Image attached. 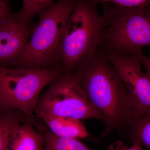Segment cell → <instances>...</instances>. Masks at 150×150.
Wrapping results in <instances>:
<instances>
[{
    "label": "cell",
    "mask_w": 150,
    "mask_h": 150,
    "mask_svg": "<svg viewBox=\"0 0 150 150\" xmlns=\"http://www.w3.org/2000/svg\"><path fill=\"white\" fill-rule=\"evenodd\" d=\"M92 105L102 115L103 136L126 129L140 114L135 101L114 67L99 49L76 70Z\"/></svg>",
    "instance_id": "6da1fadb"
},
{
    "label": "cell",
    "mask_w": 150,
    "mask_h": 150,
    "mask_svg": "<svg viewBox=\"0 0 150 150\" xmlns=\"http://www.w3.org/2000/svg\"><path fill=\"white\" fill-rule=\"evenodd\" d=\"M33 125L28 118L18 121L11 130L7 150H43L45 137Z\"/></svg>",
    "instance_id": "9c48e42d"
},
{
    "label": "cell",
    "mask_w": 150,
    "mask_h": 150,
    "mask_svg": "<svg viewBox=\"0 0 150 150\" xmlns=\"http://www.w3.org/2000/svg\"><path fill=\"white\" fill-rule=\"evenodd\" d=\"M43 150H92L77 139L57 137L48 130L44 129Z\"/></svg>",
    "instance_id": "7c38bea8"
},
{
    "label": "cell",
    "mask_w": 150,
    "mask_h": 150,
    "mask_svg": "<svg viewBox=\"0 0 150 150\" xmlns=\"http://www.w3.org/2000/svg\"><path fill=\"white\" fill-rule=\"evenodd\" d=\"M22 7L16 13L15 17L24 22L31 23L33 17L41 11L51 6L54 0H22Z\"/></svg>",
    "instance_id": "4fadbf2b"
},
{
    "label": "cell",
    "mask_w": 150,
    "mask_h": 150,
    "mask_svg": "<svg viewBox=\"0 0 150 150\" xmlns=\"http://www.w3.org/2000/svg\"><path fill=\"white\" fill-rule=\"evenodd\" d=\"M105 28L100 48L121 55H137L150 46V5L123 8L103 3Z\"/></svg>",
    "instance_id": "277c9868"
},
{
    "label": "cell",
    "mask_w": 150,
    "mask_h": 150,
    "mask_svg": "<svg viewBox=\"0 0 150 150\" xmlns=\"http://www.w3.org/2000/svg\"><path fill=\"white\" fill-rule=\"evenodd\" d=\"M107 150H144L142 146L137 143H132L131 146L124 144L123 142L118 141L110 145Z\"/></svg>",
    "instance_id": "e0dca14e"
},
{
    "label": "cell",
    "mask_w": 150,
    "mask_h": 150,
    "mask_svg": "<svg viewBox=\"0 0 150 150\" xmlns=\"http://www.w3.org/2000/svg\"><path fill=\"white\" fill-rule=\"evenodd\" d=\"M12 12L10 0H0V24L13 17Z\"/></svg>",
    "instance_id": "2e32d148"
},
{
    "label": "cell",
    "mask_w": 150,
    "mask_h": 150,
    "mask_svg": "<svg viewBox=\"0 0 150 150\" xmlns=\"http://www.w3.org/2000/svg\"><path fill=\"white\" fill-rule=\"evenodd\" d=\"M1 106H2V98L1 94L0 92V108Z\"/></svg>",
    "instance_id": "d6986e66"
},
{
    "label": "cell",
    "mask_w": 150,
    "mask_h": 150,
    "mask_svg": "<svg viewBox=\"0 0 150 150\" xmlns=\"http://www.w3.org/2000/svg\"><path fill=\"white\" fill-rule=\"evenodd\" d=\"M96 4L110 3L123 8H142L150 5V0H93Z\"/></svg>",
    "instance_id": "9a60e30c"
},
{
    "label": "cell",
    "mask_w": 150,
    "mask_h": 150,
    "mask_svg": "<svg viewBox=\"0 0 150 150\" xmlns=\"http://www.w3.org/2000/svg\"><path fill=\"white\" fill-rule=\"evenodd\" d=\"M63 72L60 67L44 69L0 66V92L3 107L19 110L43 131L34 115L40 93Z\"/></svg>",
    "instance_id": "5b68a950"
},
{
    "label": "cell",
    "mask_w": 150,
    "mask_h": 150,
    "mask_svg": "<svg viewBox=\"0 0 150 150\" xmlns=\"http://www.w3.org/2000/svg\"><path fill=\"white\" fill-rule=\"evenodd\" d=\"M130 141L150 150V112L137 118L127 128Z\"/></svg>",
    "instance_id": "8fae6325"
},
{
    "label": "cell",
    "mask_w": 150,
    "mask_h": 150,
    "mask_svg": "<svg viewBox=\"0 0 150 150\" xmlns=\"http://www.w3.org/2000/svg\"><path fill=\"white\" fill-rule=\"evenodd\" d=\"M141 64L144 67L146 70V74L150 79V59L145 56L142 51L137 54Z\"/></svg>",
    "instance_id": "ac0fdd59"
},
{
    "label": "cell",
    "mask_w": 150,
    "mask_h": 150,
    "mask_svg": "<svg viewBox=\"0 0 150 150\" xmlns=\"http://www.w3.org/2000/svg\"><path fill=\"white\" fill-rule=\"evenodd\" d=\"M35 108L37 116L50 115L80 119L95 118L103 122L101 114L89 101L76 71L63 72L48 85Z\"/></svg>",
    "instance_id": "8992f818"
},
{
    "label": "cell",
    "mask_w": 150,
    "mask_h": 150,
    "mask_svg": "<svg viewBox=\"0 0 150 150\" xmlns=\"http://www.w3.org/2000/svg\"><path fill=\"white\" fill-rule=\"evenodd\" d=\"M93 0H76L69 16L61 42L58 66L73 72L86 59L99 50L105 21Z\"/></svg>",
    "instance_id": "7a4b0ae2"
},
{
    "label": "cell",
    "mask_w": 150,
    "mask_h": 150,
    "mask_svg": "<svg viewBox=\"0 0 150 150\" xmlns=\"http://www.w3.org/2000/svg\"><path fill=\"white\" fill-rule=\"evenodd\" d=\"M31 23L20 21L13 16L0 24V66L14 68L29 41Z\"/></svg>",
    "instance_id": "ba28073f"
},
{
    "label": "cell",
    "mask_w": 150,
    "mask_h": 150,
    "mask_svg": "<svg viewBox=\"0 0 150 150\" xmlns=\"http://www.w3.org/2000/svg\"><path fill=\"white\" fill-rule=\"evenodd\" d=\"M20 120L8 115L0 116V150H7L11 130Z\"/></svg>",
    "instance_id": "5bb4252c"
},
{
    "label": "cell",
    "mask_w": 150,
    "mask_h": 150,
    "mask_svg": "<svg viewBox=\"0 0 150 150\" xmlns=\"http://www.w3.org/2000/svg\"><path fill=\"white\" fill-rule=\"evenodd\" d=\"M100 50L121 77L140 116L150 112V79L142 72L138 55H121L107 49Z\"/></svg>",
    "instance_id": "52a82bcc"
},
{
    "label": "cell",
    "mask_w": 150,
    "mask_h": 150,
    "mask_svg": "<svg viewBox=\"0 0 150 150\" xmlns=\"http://www.w3.org/2000/svg\"><path fill=\"white\" fill-rule=\"evenodd\" d=\"M41 118L48 130L57 137L63 138L84 139L89 134L81 120L71 117L41 115Z\"/></svg>",
    "instance_id": "30bf717a"
},
{
    "label": "cell",
    "mask_w": 150,
    "mask_h": 150,
    "mask_svg": "<svg viewBox=\"0 0 150 150\" xmlns=\"http://www.w3.org/2000/svg\"><path fill=\"white\" fill-rule=\"evenodd\" d=\"M76 0H57L39 12L38 24L14 68L52 69L58 56L67 21Z\"/></svg>",
    "instance_id": "3957f363"
}]
</instances>
